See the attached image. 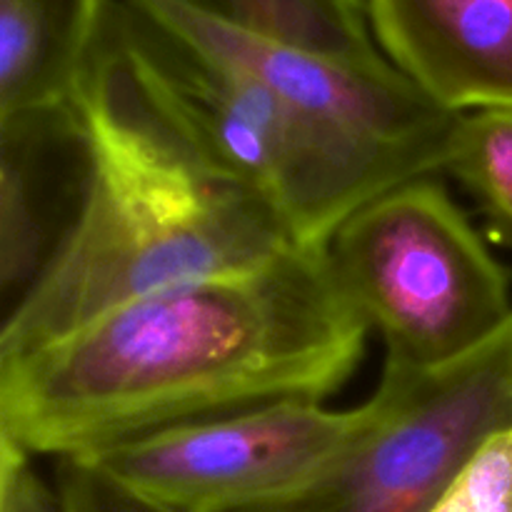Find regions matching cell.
<instances>
[{
    "instance_id": "cell-10",
    "label": "cell",
    "mask_w": 512,
    "mask_h": 512,
    "mask_svg": "<svg viewBox=\"0 0 512 512\" xmlns=\"http://www.w3.org/2000/svg\"><path fill=\"white\" fill-rule=\"evenodd\" d=\"M105 0H0V115L68 105Z\"/></svg>"
},
{
    "instance_id": "cell-11",
    "label": "cell",
    "mask_w": 512,
    "mask_h": 512,
    "mask_svg": "<svg viewBox=\"0 0 512 512\" xmlns=\"http://www.w3.org/2000/svg\"><path fill=\"white\" fill-rule=\"evenodd\" d=\"M238 33L350 63H385L368 0H173Z\"/></svg>"
},
{
    "instance_id": "cell-8",
    "label": "cell",
    "mask_w": 512,
    "mask_h": 512,
    "mask_svg": "<svg viewBox=\"0 0 512 512\" xmlns=\"http://www.w3.org/2000/svg\"><path fill=\"white\" fill-rule=\"evenodd\" d=\"M90 183V153L73 103L0 115V298L3 320L73 233Z\"/></svg>"
},
{
    "instance_id": "cell-1",
    "label": "cell",
    "mask_w": 512,
    "mask_h": 512,
    "mask_svg": "<svg viewBox=\"0 0 512 512\" xmlns=\"http://www.w3.org/2000/svg\"><path fill=\"white\" fill-rule=\"evenodd\" d=\"M370 328L323 245L135 298L0 360V440L50 458L283 400H325Z\"/></svg>"
},
{
    "instance_id": "cell-9",
    "label": "cell",
    "mask_w": 512,
    "mask_h": 512,
    "mask_svg": "<svg viewBox=\"0 0 512 512\" xmlns=\"http://www.w3.org/2000/svg\"><path fill=\"white\" fill-rule=\"evenodd\" d=\"M385 58L435 105H512V0H368Z\"/></svg>"
},
{
    "instance_id": "cell-13",
    "label": "cell",
    "mask_w": 512,
    "mask_h": 512,
    "mask_svg": "<svg viewBox=\"0 0 512 512\" xmlns=\"http://www.w3.org/2000/svg\"><path fill=\"white\" fill-rule=\"evenodd\" d=\"M430 512H512V425L480 445Z\"/></svg>"
},
{
    "instance_id": "cell-15",
    "label": "cell",
    "mask_w": 512,
    "mask_h": 512,
    "mask_svg": "<svg viewBox=\"0 0 512 512\" xmlns=\"http://www.w3.org/2000/svg\"><path fill=\"white\" fill-rule=\"evenodd\" d=\"M0 512H65L58 488L45 483L28 453L0 440Z\"/></svg>"
},
{
    "instance_id": "cell-14",
    "label": "cell",
    "mask_w": 512,
    "mask_h": 512,
    "mask_svg": "<svg viewBox=\"0 0 512 512\" xmlns=\"http://www.w3.org/2000/svg\"><path fill=\"white\" fill-rule=\"evenodd\" d=\"M55 488L65 512H175L133 493L83 458L55 460Z\"/></svg>"
},
{
    "instance_id": "cell-7",
    "label": "cell",
    "mask_w": 512,
    "mask_h": 512,
    "mask_svg": "<svg viewBox=\"0 0 512 512\" xmlns=\"http://www.w3.org/2000/svg\"><path fill=\"white\" fill-rule=\"evenodd\" d=\"M200 53L250 75L295 108L378 143L433 160L443 173L460 113H448L390 60L350 63L238 33L173 0H125Z\"/></svg>"
},
{
    "instance_id": "cell-12",
    "label": "cell",
    "mask_w": 512,
    "mask_h": 512,
    "mask_svg": "<svg viewBox=\"0 0 512 512\" xmlns=\"http://www.w3.org/2000/svg\"><path fill=\"white\" fill-rule=\"evenodd\" d=\"M443 173L455 175L512 245V105L460 113Z\"/></svg>"
},
{
    "instance_id": "cell-5",
    "label": "cell",
    "mask_w": 512,
    "mask_h": 512,
    "mask_svg": "<svg viewBox=\"0 0 512 512\" xmlns=\"http://www.w3.org/2000/svg\"><path fill=\"white\" fill-rule=\"evenodd\" d=\"M512 425V318L435 370L385 363L358 433L310 478L228 512H430L480 445Z\"/></svg>"
},
{
    "instance_id": "cell-2",
    "label": "cell",
    "mask_w": 512,
    "mask_h": 512,
    "mask_svg": "<svg viewBox=\"0 0 512 512\" xmlns=\"http://www.w3.org/2000/svg\"><path fill=\"white\" fill-rule=\"evenodd\" d=\"M70 103L88 140V195L50 268L3 320L0 360L155 290L300 245L263 195L210 168L160 113L135 70L118 0H105Z\"/></svg>"
},
{
    "instance_id": "cell-3",
    "label": "cell",
    "mask_w": 512,
    "mask_h": 512,
    "mask_svg": "<svg viewBox=\"0 0 512 512\" xmlns=\"http://www.w3.org/2000/svg\"><path fill=\"white\" fill-rule=\"evenodd\" d=\"M120 8L135 68L160 113L210 168L263 195L300 245H325L365 200L440 173L425 155L295 108L125 0Z\"/></svg>"
},
{
    "instance_id": "cell-4",
    "label": "cell",
    "mask_w": 512,
    "mask_h": 512,
    "mask_svg": "<svg viewBox=\"0 0 512 512\" xmlns=\"http://www.w3.org/2000/svg\"><path fill=\"white\" fill-rule=\"evenodd\" d=\"M323 248L348 303L383 335L385 363L445 368L512 318L508 268L435 175L365 200Z\"/></svg>"
},
{
    "instance_id": "cell-6",
    "label": "cell",
    "mask_w": 512,
    "mask_h": 512,
    "mask_svg": "<svg viewBox=\"0 0 512 512\" xmlns=\"http://www.w3.org/2000/svg\"><path fill=\"white\" fill-rule=\"evenodd\" d=\"M365 405L283 400L160 430L88 455L133 493L175 512H228L323 468L363 425Z\"/></svg>"
}]
</instances>
